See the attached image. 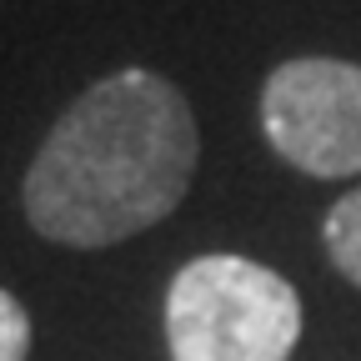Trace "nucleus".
<instances>
[{
  "mask_svg": "<svg viewBox=\"0 0 361 361\" xmlns=\"http://www.w3.org/2000/svg\"><path fill=\"white\" fill-rule=\"evenodd\" d=\"M322 236H326V256H331V266L341 271L351 286H361V186L346 191V196L326 211Z\"/></svg>",
  "mask_w": 361,
  "mask_h": 361,
  "instance_id": "nucleus-4",
  "label": "nucleus"
},
{
  "mask_svg": "<svg viewBox=\"0 0 361 361\" xmlns=\"http://www.w3.org/2000/svg\"><path fill=\"white\" fill-rule=\"evenodd\" d=\"M261 130L281 161L316 180L361 176V66L301 56L266 75Z\"/></svg>",
  "mask_w": 361,
  "mask_h": 361,
  "instance_id": "nucleus-3",
  "label": "nucleus"
},
{
  "mask_svg": "<svg viewBox=\"0 0 361 361\" xmlns=\"http://www.w3.org/2000/svg\"><path fill=\"white\" fill-rule=\"evenodd\" d=\"M25 356H30V316L11 291H0V361H25Z\"/></svg>",
  "mask_w": 361,
  "mask_h": 361,
  "instance_id": "nucleus-5",
  "label": "nucleus"
},
{
  "mask_svg": "<svg viewBox=\"0 0 361 361\" xmlns=\"http://www.w3.org/2000/svg\"><path fill=\"white\" fill-rule=\"evenodd\" d=\"M171 361H286L301 341V296L246 256H196L166 291Z\"/></svg>",
  "mask_w": 361,
  "mask_h": 361,
  "instance_id": "nucleus-2",
  "label": "nucleus"
},
{
  "mask_svg": "<svg viewBox=\"0 0 361 361\" xmlns=\"http://www.w3.org/2000/svg\"><path fill=\"white\" fill-rule=\"evenodd\" d=\"M201 135L186 96L156 71L96 80L25 171V216L45 241L116 246L166 221L191 191Z\"/></svg>",
  "mask_w": 361,
  "mask_h": 361,
  "instance_id": "nucleus-1",
  "label": "nucleus"
}]
</instances>
